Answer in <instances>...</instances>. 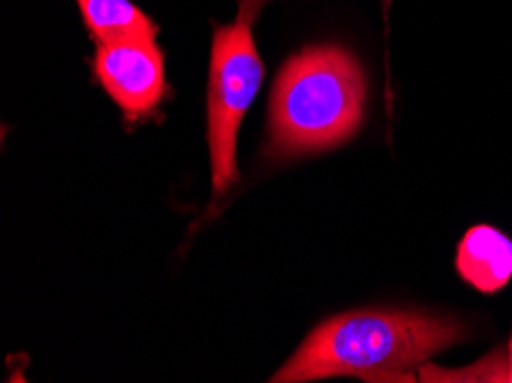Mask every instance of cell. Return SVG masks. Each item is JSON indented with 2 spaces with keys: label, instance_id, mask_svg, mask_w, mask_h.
Returning <instances> with one entry per match:
<instances>
[{
  "label": "cell",
  "instance_id": "obj_1",
  "mask_svg": "<svg viewBox=\"0 0 512 383\" xmlns=\"http://www.w3.org/2000/svg\"><path fill=\"white\" fill-rule=\"evenodd\" d=\"M464 335L462 324L423 312H343L317 326L269 381H416L418 370L432 356L462 342Z\"/></svg>",
  "mask_w": 512,
  "mask_h": 383
},
{
  "label": "cell",
  "instance_id": "obj_2",
  "mask_svg": "<svg viewBox=\"0 0 512 383\" xmlns=\"http://www.w3.org/2000/svg\"><path fill=\"white\" fill-rule=\"evenodd\" d=\"M366 76L340 46H310L285 62L269 101L267 154L274 159L331 150L359 131Z\"/></svg>",
  "mask_w": 512,
  "mask_h": 383
},
{
  "label": "cell",
  "instance_id": "obj_3",
  "mask_svg": "<svg viewBox=\"0 0 512 383\" xmlns=\"http://www.w3.org/2000/svg\"><path fill=\"white\" fill-rule=\"evenodd\" d=\"M265 65L255 49L251 26L235 21L214 30L207 92V140L212 152L214 195L239 179L237 136L242 120L258 95Z\"/></svg>",
  "mask_w": 512,
  "mask_h": 383
},
{
  "label": "cell",
  "instance_id": "obj_4",
  "mask_svg": "<svg viewBox=\"0 0 512 383\" xmlns=\"http://www.w3.org/2000/svg\"><path fill=\"white\" fill-rule=\"evenodd\" d=\"M95 76L131 122L150 115L166 95L164 53L157 42L127 39L99 44Z\"/></svg>",
  "mask_w": 512,
  "mask_h": 383
},
{
  "label": "cell",
  "instance_id": "obj_5",
  "mask_svg": "<svg viewBox=\"0 0 512 383\" xmlns=\"http://www.w3.org/2000/svg\"><path fill=\"white\" fill-rule=\"evenodd\" d=\"M455 267L478 292H501L512 278V241L492 225H476L457 246Z\"/></svg>",
  "mask_w": 512,
  "mask_h": 383
},
{
  "label": "cell",
  "instance_id": "obj_6",
  "mask_svg": "<svg viewBox=\"0 0 512 383\" xmlns=\"http://www.w3.org/2000/svg\"><path fill=\"white\" fill-rule=\"evenodd\" d=\"M90 35L99 44L143 39L157 42V26L131 0H76Z\"/></svg>",
  "mask_w": 512,
  "mask_h": 383
},
{
  "label": "cell",
  "instance_id": "obj_7",
  "mask_svg": "<svg viewBox=\"0 0 512 383\" xmlns=\"http://www.w3.org/2000/svg\"><path fill=\"white\" fill-rule=\"evenodd\" d=\"M418 381H508V361L501 356V351L485 356L476 367L469 370L451 372V370H439L425 363L418 370Z\"/></svg>",
  "mask_w": 512,
  "mask_h": 383
},
{
  "label": "cell",
  "instance_id": "obj_8",
  "mask_svg": "<svg viewBox=\"0 0 512 383\" xmlns=\"http://www.w3.org/2000/svg\"><path fill=\"white\" fill-rule=\"evenodd\" d=\"M269 0H239V21H244L251 26V23L258 19V14L262 12V7H265Z\"/></svg>",
  "mask_w": 512,
  "mask_h": 383
},
{
  "label": "cell",
  "instance_id": "obj_9",
  "mask_svg": "<svg viewBox=\"0 0 512 383\" xmlns=\"http://www.w3.org/2000/svg\"><path fill=\"white\" fill-rule=\"evenodd\" d=\"M508 381L512 383V335H510V342H508Z\"/></svg>",
  "mask_w": 512,
  "mask_h": 383
}]
</instances>
